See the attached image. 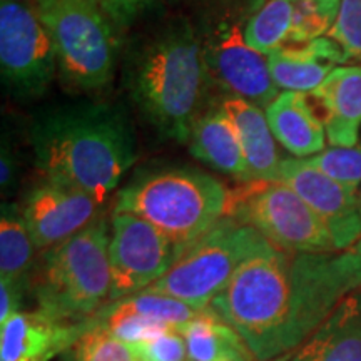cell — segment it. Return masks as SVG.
I'll list each match as a JSON object with an SVG mask.
<instances>
[{"mask_svg": "<svg viewBox=\"0 0 361 361\" xmlns=\"http://www.w3.org/2000/svg\"><path fill=\"white\" fill-rule=\"evenodd\" d=\"M61 361H141L133 345L112 336L96 319L92 326L62 355Z\"/></svg>", "mask_w": 361, "mask_h": 361, "instance_id": "24", "label": "cell"}, {"mask_svg": "<svg viewBox=\"0 0 361 361\" xmlns=\"http://www.w3.org/2000/svg\"><path fill=\"white\" fill-rule=\"evenodd\" d=\"M188 142L189 151L196 159L229 178L250 183L241 139L221 106L197 116Z\"/></svg>", "mask_w": 361, "mask_h": 361, "instance_id": "20", "label": "cell"}, {"mask_svg": "<svg viewBox=\"0 0 361 361\" xmlns=\"http://www.w3.org/2000/svg\"><path fill=\"white\" fill-rule=\"evenodd\" d=\"M101 201L78 188L44 179L27 194L20 213L37 251H45L101 218Z\"/></svg>", "mask_w": 361, "mask_h": 361, "instance_id": "13", "label": "cell"}, {"mask_svg": "<svg viewBox=\"0 0 361 361\" xmlns=\"http://www.w3.org/2000/svg\"><path fill=\"white\" fill-rule=\"evenodd\" d=\"M268 245L271 243L255 228L226 216L184 250L173 268L144 291L206 310L241 264Z\"/></svg>", "mask_w": 361, "mask_h": 361, "instance_id": "7", "label": "cell"}, {"mask_svg": "<svg viewBox=\"0 0 361 361\" xmlns=\"http://www.w3.org/2000/svg\"><path fill=\"white\" fill-rule=\"evenodd\" d=\"M311 168L318 169L341 186L360 191L361 188V146L335 147L329 146L319 154L303 159Z\"/></svg>", "mask_w": 361, "mask_h": 361, "instance_id": "25", "label": "cell"}, {"mask_svg": "<svg viewBox=\"0 0 361 361\" xmlns=\"http://www.w3.org/2000/svg\"><path fill=\"white\" fill-rule=\"evenodd\" d=\"M27 286L0 279V324L22 311V296Z\"/></svg>", "mask_w": 361, "mask_h": 361, "instance_id": "29", "label": "cell"}, {"mask_svg": "<svg viewBox=\"0 0 361 361\" xmlns=\"http://www.w3.org/2000/svg\"><path fill=\"white\" fill-rule=\"evenodd\" d=\"M264 112L274 139L296 159H308L326 149V129L310 94L283 90Z\"/></svg>", "mask_w": 361, "mask_h": 361, "instance_id": "19", "label": "cell"}, {"mask_svg": "<svg viewBox=\"0 0 361 361\" xmlns=\"http://www.w3.org/2000/svg\"><path fill=\"white\" fill-rule=\"evenodd\" d=\"M350 59L346 52L329 37L288 47L268 56L269 72L278 89L288 92L311 94L336 67Z\"/></svg>", "mask_w": 361, "mask_h": 361, "instance_id": "17", "label": "cell"}, {"mask_svg": "<svg viewBox=\"0 0 361 361\" xmlns=\"http://www.w3.org/2000/svg\"><path fill=\"white\" fill-rule=\"evenodd\" d=\"M279 361H361V290L346 296L311 336Z\"/></svg>", "mask_w": 361, "mask_h": 361, "instance_id": "18", "label": "cell"}, {"mask_svg": "<svg viewBox=\"0 0 361 361\" xmlns=\"http://www.w3.org/2000/svg\"><path fill=\"white\" fill-rule=\"evenodd\" d=\"M157 2L159 0H104L101 8L112 25L117 29H126Z\"/></svg>", "mask_w": 361, "mask_h": 361, "instance_id": "28", "label": "cell"}, {"mask_svg": "<svg viewBox=\"0 0 361 361\" xmlns=\"http://www.w3.org/2000/svg\"><path fill=\"white\" fill-rule=\"evenodd\" d=\"M141 361H189L188 345L180 333L174 329L151 340L130 343Z\"/></svg>", "mask_w": 361, "mask_h": 361, "instance_id": "27", "label": "cell"}, {"mask_svg": "<svg viewBox=\"0 0 361 361\" xmlns=\"http://www.w3.org/2000/svg\"><path fill=\"white\" fill-rule=\"evenodd\" d=\"M231 192L213 176L194 169H164L137 178L116 197L114 213L146 219L188 250L228 216Z\"/></svg>", "mask_w": 361, "mask_h": 361, "instance_id": "5", "label": "cell"}, {"mask_svg": "<svg viewBox=\"0 0 361 361\" xmlns=\"http://www.w3.org/2000/svg\"><path fill=\"white\" fill-rule=\"evenodd\" d=\"M358 62H361V57H360V59H358Z\"/></svg>", "mask_w": 361, "mask_h": 361, "instance_id": "36", "label": "cell"}, {"mask_svg": "<svg viewBox=\"0 0 361 361\" xmlns=\"http://www.w3.org/2000/svg\"><path fill=\"white\" fill-rule=\"evenodd\" d=\"M13 2H22V4H29V6H34L37 0H13Z\"/></svg>", "mask_w": 361, "mask_h": 361, "instance_id": "32", "label": "cell"}, {"mask_svg": "<svg viewBox=\"0 0 361 361\" xmlns=\"http://www.w3.org/2000/svg\"><path fill=\"white\" fill-rule=\"evenodd\" d=\"M35 12L51 34L59 72L72 87L107 85L116 66L114 25L90 0H37Z\"/></svg>", "mask_w": 361, "mask_h": 361, "instance_id": "6", "label": "cell"}, {"mask_svg": "<svg viewBox=\"0 0 361 361\" xmlns=\"http://www.w3.org/2000/svg\"><path fill=\"white\" fill-rule=\"evenodd\" d=\"M358 197H360V202H361V188H360V191H358Z\"/></svg>", "mask_w": 361, "mask_h": 361, "instance_id": "35", "label": "cell"}, {"mask_svg": "<svg viewBox=\"0 0 361 361\" xmlns=\"http://www.w3.org/2000/svg\"><path fill=\"white\" fill-rule=\"evenodd\" d=\"M16 174H17V162L13 157V152L6 139L2 141V152H0V186L2 191L12 188L16 184Z\"/></svg>", "mask_w": 361, "mask_h": 361, "instance_id": "30", "label": "cell"}, {"mask_svg": "<svg viewBox=\"0 0 361 361\" xmlns=\"http://www.w3.org/2000/svg\"><path fill=\"white\" fill-rule=\"evenodd\" d=\"M207 75L234 97L268 107L278 97L266 54L252 49L236 24L221 25L202 44Z\"/></svg>", "mask_w": 361, "mask_h": 361, "instance_id": "11", "label": "cell"}, {"mask_svg": "<svg viewBox=\"0 0 361 361\" xmlns=\"http://www.w3.org/2000/svg\"><path fill=\"white\" fill-rule=\"evenodd\" d=\"M64 323L42 311H20L0 324V361H51L62 356L92 326Z\"/></svg>", "mask_w": 361, "mask_h": 361, "instance_id": "15", "label": "cell"}, {"mask_svg": "<svg viewBox=\"0 0 361 361\" xmlns=\"http://www.w3.org/2000/svg\"><path fill=\"white\" fill-rule=\"evenodd\" d=\"M188 345L189 361H256L243 336L209 313L176 326Z\"/></svg>", "mask_w": 361, "mask_h": 361, "instance_id": "22", "label": "cell"}, {"mask_svg": "<svg viewBox=\"0 0 361 361\" xmlns=\"http://www.w3.org/2000/svg\"><path fill=\"white\" fill-rule=\"evenodd\" d=\"M221 107L233 121L243 151H245L250 183L252 180H276L279 159L276 139L266 119L263 107L234 96L226 97Z\"/></svg>", "mask_w": 361, "mask_h": 361, "instance_id": "21", "label": "cell"}, {"mask_svg": "<svg viewBox=\"0 0 361 361\" xmlns=\"http://www.w3.org/2000/svg\"><path fill=\"white\" fill-rule=\"evenodd\" d=\"M37 247L16 204H2L0 216V279L29 288Z\"/></svg>", "mask_w": 361, "mask_h": 361, "instance_id": "23", "label": "cell"}, {"mask_svg": "<svg viewBox=\"0 0 361 361\" xmlns=\"http://www.w3.org/2000/svg\"><path fill=\"white\" fill-rule=\"evenodd\" d=\"M338 11L340 0H268L247 20L245 39L266 56L310 44L326 37Z\"/></svg>", "mask_w": 361, "mask_h": 361, "instance_id": "12", "label": "cell"}, {"mask_svg": "<svg viewBox=\"0 0 361 361\" xmlns=\"http://www.w3.org/2000/svg\"><path fill=\"white\" fill-rule=\"evenodd\" d=\"M310 97L322 109L329 146H356L361 129V64L336 67Z\"/></svg>", "mask_w": 361, "mask_h": 361, "instance_id": "16", "label": "cell"}, {"mask_svg": "<svg viewBox=\"0 0 361 361\" xmlns=\"http://www.w3.org/2000/svg\"><path fill=\"white\" fill-rule=\"evenodd\" d=\"M276 180L291 188L322 216L338 251L353 247L361 239V202L358 191L341 186L311 168L303 159H281Z\"/></svg>", "mask_w": 361, "mask_h": 361, "instance_id": "14", "label": "cell"}, {"mask_svg": "<svg viewBox=\"0 0 361 361\" xmlns=\"http://www.w3.org/2000/svg\"><path fill=\"white\" fill-rule=\"evenodd\" d=\"M231 194L229 218L255 228L288 255L336 252L335 239L322 216L279 180H252Z\"/></svg>", "mask_w": 361, "mask_h": 361, "instance_id": "8", "label": "cell"}, {"mask_svg": "<svg viewBox=\"0 0 361 361\" xmlns=\"http://www.w3.org/2000/svg\"><path fill=\"white\" fill-rule=\"evenodd\" d=\"M183 251V247L146 219L130 213H112L109 303L137 295L159 281Z\"/></svg>", "mask_w": 361, "mask_h": 361, "instance_id": "10", "label": "cell"}, {"mask_svg": "<svg viewBox=\"0 0 361 361\" xmlns=\"http://www.w3.org/2000/svg\"><path fill=\"white\" fill-rule=\"evenodd\" d=\"M90 2H94V4H96V6H99V7H101V6H102V2H104V0H90Z\"/></svg>", "mask_w": 361, "mask_h": 361, "instance_id": "33", "label": "cell"}, {"mask_svg": "<svg viewBox=\"0 0 361 361\" xmlns=\"http://www.w3.org/2000/svg\"><path fill=\"white\" fill-rule=\"evenodd\" d=\"M355 247H356V250H358V251L361 252V239H360V241H358V243H356V245H355Z\"/></svg>", "mask_w": 361, "mask_h": 361, "instance_id": "34", "label": "cell"}, {"mask_svg": "<svg viewBox=\"0 0 361 361\" xmlns=\"http://www.w3.org/2000/svg\"><path fill=\"white\" fill-rule=\"evenodd\" d=\"M202 42L186 22L169 25L134 54L129 92L164 137L188 142L204 92Z\"/></svg>", "mask_w": 361, "mask_h": 361, "instance_id": "2", "label": "cell"}, {"mask_svg": "<svg viewBox=\"0 0 361 361\" xmlns=\"http://www.w3.org/2000/svg\"><path fill=\"white\" fill-rule=\"evenodd\" d=\"M326 37L340 45L351 61L361 57V0H340L336 20Z\"/></svg>", "mask_w": 361, "mask_h": 361, "instance_id": "26", "label": "cell"}, {"mask_svg": "<svg viewBox=\"0 0 361 361\" xmlns=\"http://www.w3.org/2000/svg\"><path fill=\"white\" fill-rule=\"evenodd\" d=\"M266 2H268V0H247V8H250V12L255 13L258 12Z\"/></svg>", "mask_w": 361, "mask_h": 361, "instance_id": "31", "label": "cell"}, {"mask_svg": "<svg viewBox=\"0 0 361 361\" xmlns=\"http://www.w3.org/2000/svg\"><path fill=\"white\" fill-rule=\"evenodd\" d=\"M109 239L111 226L101 216L75 236L42 251L29 279L37 310L59 322L85 323L109 305Z\"/></svg>", "mask_w": 361, "mask_h": 361, "instance_id": "4", "label": "cell"}, {"mask_svg": "<svg viewBox=\"0 0 361 361\" xmlns=\"http://www.w3.org/2000/svg\"><path fill=\"white\" fill-rule=\"evenodd\" d=\"M57 54L34 6L0 0V74L12 96L40 97L54 80Z\"/></svg>", "mask_w": 361, "mask_h": 361, "instance_id": "9", "label": "cell"}, {"mask_svg": "<svg viewBox=\"0 0 361 361\" xmlns=\"http://www.w3.org/2000/svg\"><path fill=\"white\" fill-rule=\"evenodd\" d=\"M293 255L273 245L252 255L211 301L218 318L247 343L256 361L288 355L293 313Z\"/></svg>", "mask_w": 361, "mask_h": 361, "instance_id": "3", "label": "cell"}, {"mask_svg": "<svg viewBox=\"0 0 361 361\" xmlns=\"http://www.w3.org/2000/svg\"><path fill=\"white\" fill-rule=\"evenodd\" d=\"M35 166L44 179L104 201L135 161L129 117L109 104H75L45 111L30 128Z\"/></svg>", "mask_w": 361, "mask_h": 361, "instance_id": "1", "label": "cell"}]
</instances>
